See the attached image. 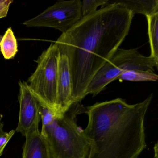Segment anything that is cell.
Returning <instances> with one entry per match:
<instances>
[{"mask_svg": "<svg viewBox=\"0 0 158 158\" xmlns=\"http://www.w3.org/2000/svg\"><path fill=\"white\" fill-rule=\"evenodd\" d=\"M134 16L124 7L108 4L81 18L55 41L68 58L73 103L86 96L92 78L128 35Z\"/></svg>", "mask_w": 158, "mask_h": 158, "instance_id": "1", "label": "cell"}, {"mask_svg": "<svg viewBox=\"0 0 158 158\" xmlns=\"http://www.w3.org/2000/svg\"><path fill=\"white\" fill-rule=\"evenodd\" d=\"M152 98L134 104L118 98L87 107L88 158H138L147 146L144 122Z\"/></svg>", "mask_w": 158, "mask_h": 158, "instance_id": "2", "label": "cell"}, {"mask_svg": "<svg viewBox=\"0 0 158 158\" xmlns=\"http://www.w3.org/2000/svg\"><path fill=\"white\" fill-rule=\"evenodd\" d=\"M79 103H74L63 117L41 129L52 158H88L90 144L84 129L77 125V116L81 112Z\"/></svg>", "mask_w": 158, "mask_h": 158, "instance_id": "3", "label": "cell"}, {"mask_svg": "<svg viewBox=\"0 0 158 158\" xmlns=\"http://www.w3.org/2000/svg\"><path fill=\"white\" fill-rule=\"evenodd\" d=\"M158 60L142 55L137 48L118 49L92 78L86 95L97 96L127 71L138 70L153 72L154 67H158Z\"/></svg>", "mask_w": 158, "mask_h": 158, "instance_id": "4", "label": "cell"}, {"mask_svg": "<svg viewBox=\"0 0 158 158\" xmlns=\"http://www.w3.org/2000/svg\"><path fill=\"white\" fill-rule=\"evenodd\" d=\"M59 56L58 45L55 42L52 43L38 58L36 69L27 82L31 92L40 105L56 116Z\"/></svg>", "mask_w": 158, "mask_h": 158, "instance_id": "5", "label": "cell"}, {"mask_svg": "<svg viewBox=\"0 0 158 158\" xmlns=\"http://www.w3.org/2000/svg\"><path fill=\"white\" fill-rule=\"evenodd\" d=\"M81 18V1H59L35 17L25 21L23 24L28 27H51L63 34Z\"/></svg>", "mask_w": 158, "mask_h": 158, "instance_id": "6", "label": "cell"}, {"mask_svg": "<svg viewBox=\"0 0 158 158\" xmlns=\"http://www.w3.org/2000/svg\"><path fill=\"white\" fill-rule=\"evenodd\" d=\"M18 84L20 108L19 121L15 130L25 137L28 134L39 130L41 106L31 92L27 82L20 81Z\"/></svg>", "mask_w": 158, "mask_h": 158, "instance_id": "7", "label": "cell"}, {"mask_svg": "<svg viewBox=\"0 0 158 158\" xmlns=\"http://www.w3.org/2000/svg\"><path fill=\"white\" fill-rule=\"evenodd\" d=\"M72 99V82L68 58L59 52L58 65L56 114L60 118L73 104Z\"/></svg>", "mask_w": 158, "mask_h": 158, "instance_id": "8", "label": "cell"}, {"mask_svg": "<svg viewBox=\"0 0 158 158\" xmlns=\"http://www.w3.org/2000/svg\"><path fill=\"white\" fill-rule=\"evenodd\" d=\"M23 147V158H52L48 144L40 130L28 134Z\"/></svg>", "mask_w": 158, "mask_h": 158, "instance_id": "9", "label": "cell"}, {"mask_svg": "<svg viewBox=\"0 0 158 158\" xmlns=\"http://www.w3.org/2000/svg\"><path fill=\"white\" fill-rule=\"evenodd\" d=\"M110 4L124 7L134 15L140 14L147 16L158 13V0H109L107 5Z\"/></svg>", "mask_w": 158, "mask_h": 158, "instance_id": "10", "label": "cell"}, {"mask_svg": "<svg viewBox=\"0 0 158 158\" xmlns=\"http://www.w3.org/2000/svg\"><path fill=\"white\" fill-rule=\"evenodd\" d=\"M0 51L5 60L14 59L18 52L17 40L11 27H9L0 41Z\"/></svg>", "mask_w": 158, "mask_h": 158, "instance_id": "11", "label": "cell"}, {"mask_svg": "<svg viewBox=\"0 0 158 158\" xmlns=\"http://www.w3.org/2000/svg\"><path fill=\"white\" fill-rule=\"evenodd\" d=\"M150 47V56L158 60V13L146 16Z\"/></svg>", "mask_w": 158, "mask_h": 158, "instance_id": "12", "label": "cell"}, {"mask_svg": "<svg viewBox=\"0 0 158 158\" xmlns=\"http://www.w3.org/2000/svg\"><path fill=\"white\" fill-rule=\"evenodd\" d=\"M158 76L154 72L142 70H134L127 71L116 77L115 80L120 82L123 81L131 82H145L157 81Z\"/></svg>", "mask_w": 158, "mask_h": 158, "instance_id": "13", "label": "cell"}, {"mask_svg": "<svg viewBox=\"0 0 158 158\" xmlns=\"http://www.w3.org/2000/svg\"><path fill=\"white\" fill-rule=\"evenodd\" d=\"M108 1L109 0H84L81 1L82 18L96 11L99 6H107Z\"/></svg>", "mask_w": 158, "mask_h": 158, "instance_id": "14", "label": "cell"}, {"mask_svg": "<svg viewBox=\"0 0 158 158\" xmlns=\"http://www.w3.org/2000/svg\"><path fill=\"white\" fill-rule=\"evenodd\" d=\"M57 118L58 117L51 110L46 107L41 106V120L42 121V128H45L50 125L54 120Z\"/></svg>", "mask_w": 158, "mask_h": 158, "instance_id": "15", "label": "cell"}, {"mask_svg": "<svg viewBox=\"0 0 158 158\" xmlns=\"http://www.w3.org/2000/svg\"><path fill=\"white\" fill-rule=\"evenodd\" d=\"M3 123H0V148L3 146H6L11 139L12 138L15 133V130H12L10 132H5L3 130Z\"/></svg>", "mask_w": 158, "mask_h": 158, "instance_id": "16", "label": "cell"}, {"mask_svg": "<svg viewBox=\"0 0 158 158\" xmlns=\"http://www.w3.org/2000/svg\"><path fill=\"white\" fill-rule=\"evenodd\" d=\"M154 154H155V155H154V158H158V143H156L155 144V146H154Z\"/></svg>", "mask_w": 158, "mask_h": 158, "instance_id": "17", "label": "cell"}, {"mask_svg": "<svg viewBox=\"0 0 158 158\" xmlns=\"http://www.w3.org/2000/svg\"><path fill=\"white\" fill-rule=\"evenodd\" d=\"M5 147H6V146H3V147H2L1 148H0V157L2 155L3 151H4V149H5Z\"/></svg>", "mask_w": 158, "mask_h": 158, "instance_id": "18", "label": "cell"}, {"mask_svg": "<svg viewBox=\"0 0 158 158\" xmlns=\"http://www.w3.org/2000/svg\"><path fill=\"white\" fill-rule=\"evenodd\" d=\"M3 114H0V123L1 122L2 120V118H3Z\"/></svg>", "mask_w": 158, "mask_h": 158, "instance_id": "19", "label": "cell"}, {"mask_svg": "<svg viewBox=\"0 0 158 158\" xmlns=\"http://www.w3.org/2000/svg\"><path fill=\"white\" fill-rule=\"evenodd\" d=\"M2 36L0 35V41H1L2 39Z\"/></svg>", "mask_w": 158, "mask_h": 158, "instance_id": "20", "label": "cell"}]
</instances>
